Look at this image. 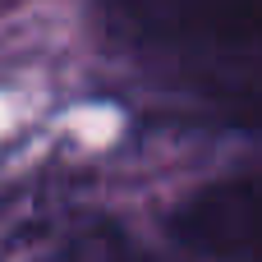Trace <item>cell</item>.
Instances as JSON below:
<instances>
[{
	"instance_id": "6da1fadb",
	"label": "cell",
	"mask_w": 262,
	"mask_h": 262,
	"mask_svg": "<svg viewBox=\"0 0 262 262\" xmlns=\"http://www.w3.org/2000/svg\"><path fill=\"white\" fill-rule=\"evenodd\" d=\"M115 23L212 101L262 124V0H115Z\"/></svg>"
},
{
	"instance_id": "7a4b0ae2",
	"label": "cell",
	"mask_w": 262,
	"mask_h": 262,
	"mask_svg": "<svg viewBox=\"0 0 262 262\" xmlns=\"http://www.w3.org/2000/svg\"><path fill=\"white\" fill-rule=\"evenodd\" d=\"M170 235L212 262H262V175L193 189L170 212Z\"/></svg>"
},
{
	"instance_id": "3957f363",
	"label": "cell",
	"mask_w": 262,
	"mask_h": 262,
	"mask_svg": "<svg viewBox=\"0 0 262 262\" xmlns=\"http://www.w3.org/2000/svg\"><path fill=\"white\" fill-rule=\"evenodd\" d=\"M101 262H152V258H147V253H138L134 244H124V239H115V244H111V249L101 253Z\"/></svg>"
}]
</instances>
